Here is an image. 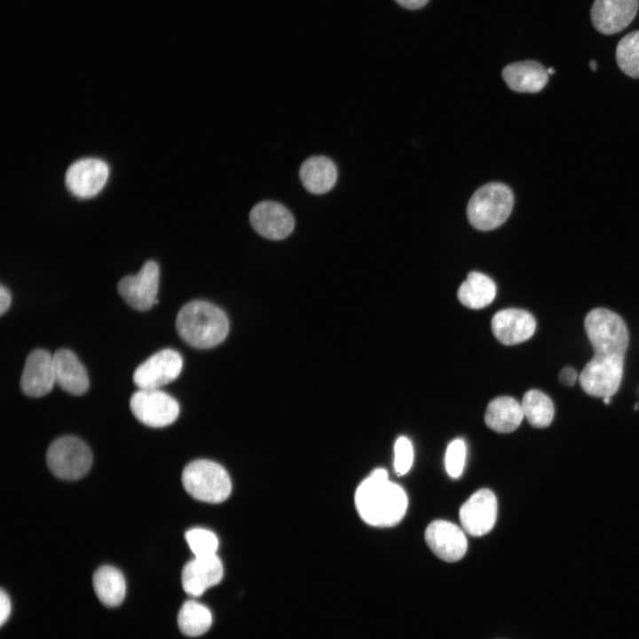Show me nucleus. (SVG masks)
Wrapping results in <instances>:
<instances>
[{"label": "nucleus", "instance_id": "f257e3e1", "mask_svg": "<svg viewBox=\"0 0 639 639\" xmlns=\"http://www.w3.org/2000/svg\"><path fill=\"white\" fill-rule=\"evenodd\" d=\"M584 327L594 356L582 369L580 384L592 397L611 398L623 376L629 340L627 327L620 316L605 308L591 310L585 318Z\"/></svg>", "mask_w": 639, "mask_h": 639}, {"label": "nucleus", "instance_id": "f03ea898", "mask_svg": "<svg viewBox=\"0 0 639 639\" xmlns=\"http://www.w3.org/2000/svg\"><path fill=\"white\" fill-rule=\"evenodd\" d=\"M408 504L405 490L389 481L384 469H375L358 486L355 506L361 519L373 526L389 527L404 517Z\"/></svg>", "mask_w": 639, "mask_h": 639}, {"label": "nucleus", "instance_id": "7ed1b4c3", "mask_svg": "<svg viewBox=\"0 0 639 639\" xmlns=\"http://www.w3.org/2000/svg\"><path fill=\"white\" fill-rule=\"evenodd\" d=\"M176 328L180 338L190 346L209 349L225 339L229 322L222 310L209 302L196 300L180 309Z\"/></svg>", "mask_w": 639, "mask_h": 639}, {"label": "nucleus", "instance_id": "20e7f679", "mask_svg": "<svg viewBox=\"0 0 639 639\" xmlns=\"http://www.w3.org/2000/svg\"><path fill=\"white\" fill-rule=\"evenodd\" d=\"M513 205L514 196L508 185L489 183L479 187L469 199L467 217L476 229L490 231L508 219Z\"/></svg>", "mask_w": 639, "mask_h": 639}, {"label": "nucleus", "instance_id": "39448f33", "mask_svg": "<svg viewBox=\"0 0 639 639\" xmlns=\"http://www.w3.org/2000/svg\"><path fill=\"white\" fill-rule=\"evenodd\" d=\"M182 483L193 498L209 503L224 501L232 491L231 479L226 470L209 460H196L188 463L182 473Z\"/></svg>", "mask_w": 639, "mask_h": 639}, {"label": "nucleus", "instance_id": "423d86ee", "mask_svg": "<svg viewBox=\"0 0 639 639\" xmlns=\"http://www.w3.org/2000/svg\"><path fill=\"white\" fill-rule=\"evenodd\" d=\"M46 462L51 473L65 480L85 476L92 462L91 452L80 438L66 436L54 440L46 453Z\"/></svg>", "mask_w": 639, "mask_h": 639}, {"label": "nucleus", "instance_id": "0eeeda50", "mask_svg": "<svg viewBox=\"0 0 639 639\" xmlns=\"http://www.w3.org/2000/svg\"><path fill=\"white\" fill-rule=\"evenodd\" d=\"M133 415L143 424L161 428L176 421L179 414L178 401L168 393L156 390H142L133 393L130 400Z\"/></svg>", "mask_w": 639, "mask_h": 639}, {"label": "nucleus", "instance_id": "6e6552de", "mask_svg": "<svg viewBox=\"0 0 639 639\" xmlns=\"http://www.w3.org/2000/svg\"><path fill=\"white\" fill-rule=\"evenodd\" d=\"M159 266L154 261H147L135 275L122 278L117 289L122 299L137 311L145 312L158 303Z\"/></svg>", "mask_w": 639, "mask_h": 639}, {"label": "nucleus", "instance_id": "1a4fd4ad", "mask_svg": "<svg viewBox=\"0 0 639 639\" xmlns=\"http://www.w3.org/2000/svg\"><path fill=\"white\" fill-rule=\"evenodd\" d=\"M183 367L181 355L172 349L161 350L134 371L133 382L142 390H156L174 381Z\"/></svg>", "mask_w": 639, "mask_h": 639}, {"label": "nucleus", "instance_id": "9d476101", "mask_svg": "<svg viewBox=\"0 0 639 639\" xmlns=\"http://www.w3.org/2000/svg\"><path fill=\"white\" fill-rule=\"evenodd\" d=\"M497 500L489 489L474 493L461 507L460 522L463 530L472 536L488 533L496 522Z\"/></svg>", "mask_w": 639, "mask_h": 639}, {"label": "nucleus", "instance_id": "9b49d317", "mask_svg": "<svg viewBox=\"0 0 639 639\" xmlns=\"http://www.w3.org/2000/svg\"><path fill=\"white\" fill-rule=\"evenodd\" d=\"M253 229L269 240H283L293 231L295 220L291 212L282 204L264 201L256 204L249 213Z\"/></svg>", "mask_w": 639, "mask_h": 639}, {"label": "nucleus", "instance_id": "f8f14e48", "mask_svg": "<svg viewBox=\"0 0 639 639\" xmlns=\"http://www.w3.org/2000/svg\"><path fill=\"white\" fill-rule=\"evenodd\" d=\"M55 382L53 355L43 349L32 351L27 357L20 377L22 392L29 397L47 395Z\"/></svg>", "mask_w": 639, "mask_h": 639}, {"label": "nucleus", "instance_id": "ddd939ff", "mask_svg": "<svg viewBox=\"0 0 639 639\" xmlns=\"http://www.w3.org/2000/svg\"><path fill=\"white\" fill-rule=\"evenodd\" d=\"M424 535L431 551L444 561H458L467 551L468 541L463 531L449 521L431 522L426 528Z\"/></svg>", "mask_w": 639, "mask_h": 639}, {"label": "nucleus", "instance_id": "4468645a", "mask_svg": "<svg viewBox=\"0 0 639 639\" xmlns=\"http://www.w3.org/2000/svg\"><path fill=\"white\" fill-rule=\"evenodd\" d=\"M639 0H595L591 20L597 31L613 35L627 28L635 17Z\"/></svg>", "mask_w": 639, "mask_h": 639}, {"label": "nucleus", "instance_id": "2eb2a0df", "mask_svg": "<svg viewBox=\"0 0 639 639\" xmlns=\"http://www.w3.org/2000/svg\"><path fill=\"white\" fill-rule=\"evenodd\" d=\"M491 328L495 338L505 345H515L530 339L534 334L536 321L525 310L508 308L497 312L492 318Z\"/></svg>", "mask_w": 639, "mask_h": 639}, {"label": "nucleus", "instance_id": "dca6fc26", "mask_svg": "<svg viewBox=\"0 0 639 639\" xmlns=\"http://www.w3.org/2000/svg\"><path fill=\"white\" fill-rule=\"evenodd\" d=\"M108 178L107 165L99 159H83L73 163L66 174V184L76 196L89 198L96 195Z\"/></svg>", "mask_w": 639, "mask_h": 639}, {"label": "nucleus", "instance_id": "f3484780", "mask_svg": "<svg viewBox=\"0 0 639 639\" xmlns=\"http://www.w3.org/2000/svg\"><path fill=\"white\" fill-rule=\"evenodd\" d=\"M223 573V565L217 555L195 556L183 568L181 575L183 588L189 596H200L209 588L218 584Z\"/></svg>", "mask_w": 639, "mask_h": 639}, {"label": "nucleus", "instance_id": "a211bd4d", "mask_svg": "<svg viewBox=\"0 0 639 639\" xmlns=\"http://www.w3.org/2000/svg\"><path fill=\"white\" fill-rule=\"evenodd\" d=\"M56 383L72 395H83L89 389L87 372L75 354L67 349H59L53 354Z\"/></svg>", "mask_w": 639, "mask_h": 639}, {"label": "nucleus", "instance_id": "6ab92c4d", "mask_svg": "<svg viewBox=\"0 0 639 639\" xmlns=\"http://www.w3.org/2000/svg\"><path fill=\"white\" fill-rule=\"evenodd\" d=\"M502 77L515 91L536 93L547 84L548 73L540 63L525 60L506 66L502 70Z\"/></svg>", "mask_w": 639, "mask_h": 639}, {"label": "nucleus", "instance_id": "aec40b11", "mask_svg": "<svg viewBox=\"0 0 639 639\" xmlns=\"http://www.w3.org/2000/svg\"><path fill=\"white\" fill-rule=\"evenodd\" d=\"M299 177L308 192L323 194L334 187L337 179V169L326 156H311L302 163Z\"/></svg>", "mask_w": 639, "mask_h": 639}, {"label": "nucleus", "instance_id": "412c9836", "mask_svg": "<svg viewBox=\"0 0 639 639\" xmlns=\"http://www.w3.org/2000/svg\"><path fill=\"white\" fill-rule=\"evenodd\" d=\"M523 419L521 404L508 396L498 397L490 401L485 414V422L487 427L500 433L514 431Z\"/></svg>", "mask_w": 639, "mask_h": 639}, {"label": "nucleus", "instance_id": "4be33fe9", "mask_svg": "<svg viewBox=\"0 0 639 639\" xmlns=\"http://www.w3.org/2000/svg\"><path fill=\"white\" fill-rule=\"evenodd\" d=\"M495 296L494 281L479 272H470L457 291L459 301L470 309H482L489 305Z\"/></svg>", "mask_w": 639, "mask_h": 639}, {"label": "nucleus", "instance_id": "5701e85b", "mask_svg": "<svg viewBox=\"0 0 639 639\" xmlns=\"http://www.w3.org/2000/svg\"><path fill=\"white\" fill-rule=\"evenodd\" d=\"M94 591L99 601L107 607L119 605L126 594V584L122 573L115 567H99L92 579Z\"/></svg>", "mask_w": 639, "mask_h": 639}, {"label": "nucleus", "instance_id": "b1692460", "mask_svg": "<svg viewBox=\"0 0 639 639\" xmlns=\"http://www.w3.org/2000/svg\"><path fill=\"white\" fill-rule=\"evenodd\" d=\"M524 417L536 428H546L553 421L555 408L552 400L538 390L526 391L521 402Z\"/></svg>", "mask_w": 639, "mask_h": 639}, {"label": "nucleus", "instance_id": "393cba45", "mask_svg": "<svg viewBox=\"0 0 639 639\" xmlns=\"http://www.w3.org/2000/svg\"><path fill=\"white\" fill-rule=\"evenodd\" d=\"M180 631L187 636H199L206 633L212 624L210 611L203 604L189 600L183 604L178 616Z\"/></svg>", "mask_w": 639, "mask_h": 639}, {"label": "nucleus", "instance_id": "a878e982", "mask_svg": "<svg viewBox=\"0 0 639 639\" xmlns=\"http://www.w3.org/2000/svg\"><path fill=\"white\" fill-rule=\"evenodd\" d=\"M616 60L623 73L639 78V30L628 33L619 42Z\"/></svg>", "mask_w": 639, "mask_h": 639}, {"label": "nucleus", "instance_id": "bb28decb", "mask_svg": "<svg viewBox=\"0 0 639 639\" xmlns=\"http://www.w3.org/2000/svg\"><path fill=\"white\" fill-rule=\"evenodd\" d=\"M185 539L194 556L217 555L218 540L211 531L203 528H193L185 532Z\"/></svg>", "mask_w": 639, "mask_h": 639}, {"label": "nucleus", "instance_id": "cd10ccee", "mask_svg": "<svg viewBox=\"0 0 639 639\" xmlns=\"http://www.w3.org/2000/svg\"><path fill=\"white\" fill-rule=\"evenodd\" d=\"M466 457V446L461 438L453 440L446 453V469L451 477H459L463 470Z\"/></svg>", "mask_w": 639, "mask_h": 639}, {"label": "nucleus", "instance_id": "c85d7f7f", "mask_svg": "<svg viewBox=\"0 0 639 639\" xmlns=\"http://www.w3.org/2000/svg\"><path fill=\"white\" fill-rule=\"evenodd\" d=\"M414 451L406 437H399L394 446V469L398 475H405L413 464Z\"/></svg>", "mask_w": 639, "mask_h": 639}, {"label": "nucleus", "instance_id": "c756f323", "mask_svg": "<svg viewBox=\"0 0 639 639\" xmlns=\"http://www.w3.org/2000/svg\"><path fill=\"white\" fill-rule=\"evenodd\" d=\"M11 601L8 595L2 589L0 593V624L3 626L11 613Z\"/></svg>", "mask_w": 639, "mask_h": 639}, {"label": "nucleus", "instance_id": "7c9ffc66", "mask_svg": "<svg viewBox=\"0 0 639 639\" xmlns=\"http://www.w3.org/2000/svg\"><path fill=\"white\" fill-rule=\"evenodd\" d=\"M577 377L578 375L576 371L571 367L563 368L559 374V381L565 386L574 385Z\"/></svg>", "mask_w": 639, "mask_h": 639}, {"label": "nucleus", "instance_id": "2f4dec72", "mask_svg": "<svg viewBox=\"0 0 639 639\" xmlns=\"http://www.w3.org/2000/svg\"><path fill=\"white\" fill-rule=\"evenodd\" d=\"M12 302V296L7 288L1 285L0 288V314L4 315L9 309Z\"/></svg>", "mask_w": 639, "mask_h": 639}, {"label": "nucleus", "instance_id": "473e14b6", "mask_svg": "<svg viewBox=\"0 0 639 639\" xmlns=\"http://www.w3.org/2000/svg\"><path fill=\"white\" fill-rule=\"evenodd\" d=\"M398 4L401 6L410 9V10H415L423 7L429 0H395Z\"/></svg>", "mask_w": 639, "mask_h": 639}, {"label": "nucleus", "instance_id": "72a5a7b5", "mask_svg": "<svg viewBox=\"0 0 639 639\" xmlns=\"http://www.w3.org/2000/svg\"><path fill=\"white\" fill-rule=\"evenodd\" d=\"M589 67H591V69H592L593 71H595V70L597 68L596 62L595 60H591V61L589 62Z\"/></svg>", "mask_w": 639, "mask_h": 639}, {"label": "nucleus", "instance_id": "f704fd0d", "mask_svg": "<svg viewBox=\"0 0 639 639\" xmlns=\"http://www.w3.org/2000/svg\"><path fill=\"white\" fill-rule=\"evenodd\" d=\"M603 401H604L606 405H608L609 403H611V397L604 398H603Z\"/></svg>", "mask_w": 639, "mask_h": 639}, {"label": "nucleus", "instance_id": "c9c22d12", "mask_svg": "<svg viewBox=\"0 0 639 639\" xmlns=\"http://www.w3.org/2000/svg\"><path fill=\"white\" fill-rule=\"evenodd\" d=\"M547 70H548V75H553L555 73V69H553L552 67H550Z\"/></svg>", "mask_w": 639, "mask_h": 639}]
</instances>
